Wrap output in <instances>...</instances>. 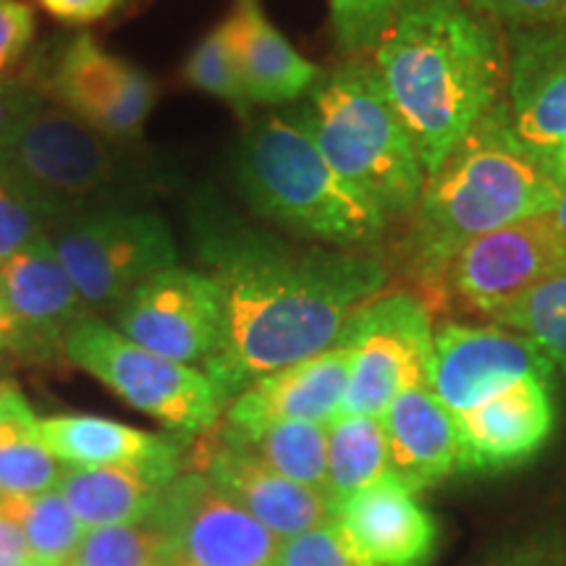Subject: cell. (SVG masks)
I'll list each match as a JSON object with an SVG mask.
<instances>
[{"mask_svg": "<svg viewBox=\"0 0 566 566\" xmlns=\"http://www.w3.org/2000/svg\"><path fill=\"white\" fill-rule=\"evenodd\" d=\"M184 223L200 271L221 294V338L202 370L226 407L263 375L336 346L388 281L378 252L292 244L210 187L189 195Z\"/></svg>", "mask_w": 566, "mask_h": 566, "instance_id": "1", "label": "cell"}, {"mask_svg": "<svg viewBox=\"0 0 566 566\" xmlns=\"http://www.w3.org/2000/svg\"><path fill=\"white\" fill-rule=\"evenodd\" d=\"M373 69L430 176L501 101L506 53L462 0H405L373 48Z\"/></svg>", "mask_w": 566, "mask_h": 566, "instance_id": "2", "label": "cell"}, {"mask_svg": "<svg viewBox=\"0 0 566 566\" xmlns=\"http://www.w3.org/2000/svg\"><path fill=\"white\" fill-rule=\"evenodd\" d=\"M558 192L562 181L516 139L501 97L428 176L396 258L415 281L436 289L459 250L501 226L543 216Z\"/></svg>", "mask_w": 566, "mask_h": 566, "instance_id": "3", "label": "cell"}, {"mask_svg": "<svg viewBox=\"0 0 566 566\" xmlns=\"http://www.w3.org/2000/svg\"><path fill=\"white\" fill-rule=\"evenodd\" d=\"M0 176L48 229L90 212L153 208L174 187L166 160L90 129L48 101L3 145Z\"/></svg>", "mask_w": 566, "mask_h": 566, "instance_id": "4", "label": "cell"}, {"mask_svg": "<svg viewBox=\"0 0 566 566\" xmlns=\"http://www.w3.org/2000/svg\"><path fill=\"white\" fill-rule=\"evenodd\" d=\"M233 187L260 221L304 242L373 250L386 212L334 171L294 108L254 118L231 155Z\"/></svg>", "mask_w": 566, "mask_h": 566, "instance_id": "5", "label": "cell"}, {"mask_svg": "<svg viewBox=\"0 0 566 566\" xmlns=\"http://www.w3.org/2000/svg\"><path fill=\"white\" fill-rule=\"evenodd\" d=\"M294 113L334 171L378 205L388 221L415 210L428 174L373 63L352 59L323 71Z\"/></svg>", "mask_w": 566, "mask_h": 566, "instance_id": "6", "label": "cell"}, {"mask_svg": "<svg viewBox=\"0 0 566 566\" xmlns=\"http://www.w3.org/2000/svg\"><path fill=\"white\" fill-rule=\"evenodd\" d=\"M63 357L174 433H205L226 412L221 391L202 367L174 363L134 344L101 315L84 313L74 323Z\"/></svg>", "mask_w": 566, "mask_h": 566, "instance_id": "7", "label": "cell"}, {"mask_svg": "<svg viewBox=\"0 0 566 566\" xmlns=\"http://www.w3.org/2000/svg\"><path fill=\"white\" fill-rule=\"evenodd\" d=\"M45 237L90 315H111L147 279L179 265L171 223L155 208L90 212L53 223Z\"/></svg>", "mask_w": 566, "mask_h": 566, "instance_id": "8", "label": "cell"}, {"mask_svg": "<svg viewBox=\"0 0 566 566\" xmlns=\"http://www.w3.org/2000/svg\"><path fill=\"white\" fill-rule=\"evenodd\" d=\"M433 315L412 292L378 294L354 313L338 342L352 370L342 415L384 417L396 396L430 386Z\"/></svg>", "mask_w": 566, "mask_h": 566, "instance_id": "9", "label": "cell"}, {"mask_svg": "<svg viewBox=\"0 0 566 566\" xmlns=\"http://www.w3.org/2000/svg\"><path fill=\"white\" fill-rule=\"evenodd\" d=\"M174 562L187 566H275L281 541L205 472H179L150 516Z\"/></svg>", "mask_w": 566, "mask_h": 566, "instance_id": "10", "label": "cell"}, {"mask_svg": "<svg viewBox=\"0 0 566 566\" xmlns=\"http://www.w3.org/2000/svg\"><path fill=\"white\" fill-rule=\"evenodd\" d=\"M38 87L48 103L126 145H137L158 101L150 74L105 51L92 34L66 42Z\"/></svg>", "mask_w": 566, "mask_h": 566, "instance_id": "11", "label": "cell"}, {"mask_svg": "<svg viewBox=\"0 0 566 566\" xmlns=\"http://www.w3.org/2000/svg\"><path fill=\"white\" fill-rule=\"evenodd\" d=\"M111 325L174 363L205 367L221 338V294L200 268H168L126 296Z\"/></svg>", "mask_w": 566, "mask_h": 566, "instance_id": "12", "label": "cell"}, {"mask_svg": "<svg viewBox=\"0 0 566 566\" xmlns=\"http://www.w3.org/2000/svg\"><path fill=\"white\" fill-rule=\"evenodd\" d=\"M566 273V254L548 212L501 226L459 250L438 279V292L488 315L493 307Z\"/></svg>", "mask_w": 566, "mask_h": 566, "instance_id": "13", "label": "cell"}, {"mask_svg": "<svg viewBox=\"0 0 566 566\" xmlns=\"http://www.w3.org/2000/svg\"><path fill=\"white\" fill-rule=\"evenodd\" d=\"M533 375L551 378L554 367L530 338L514 331L464 323L436 328L428 388L451 415L483 405Z\"/></svg>", "mask_w": 566, "mask_h": 566, "instance_id": "14", "label": "cell"}, {"mask_svg": "<svg viewBox=\"0 0 566 566\" xmlns=\"http://www.w3.org/2000/svg\"><path fill=\"white\" fill-rule=\"evenodd\" d=\"M87 313L61 258L40 237L0 263V349L45 359L63 354L69 331Z\"/></svg>", "mask_w": 566, "mask_h": 566, "instance_id": "15", "label": "cell"}, {"mask_svg": "<svg viewBox=\"0 0 566 566\" xmlns=\"http://www.w3.org/2000/svg\"><path fill=\"white\" fill-rule=\"evenodd\" d=\"M357 566H428L438 548L436 516L391 472L331 512Z\"/></svg>", "mask_w": 566, "mask_h": 566, "instance_id": "16", "label": "cell"}, {"mask_svg": "<svg viewBox=\"0 0 566 566\" xmlns=\"http://www.w3.org/2000/svg\"><path fill=\"white\" fill-rule=\"evenodd\" d=\"M506 113L522 145L543 160L566 142V19L512 30Z\"/></svg>", "mask_w": 566, "mask_h": 566, "instance_id": "17", "label": "cell"}, {"mask_svg": "<svg viewBox=\"0 0 566 566\" xmlns=\"http://www.w3.org/2000/svg\"><path fill=\"white\" fill-rule=\"evenodd\" d=\"M459 475L501 472L533 459L554 433L556 407L551 378L520 380L483 405L454 415Z\"/></svg>", "mask_w": 566, "mask_h": 566, "instance_id": "18", "label": "cell"}, {"mask_svg": "<svg viewBox=\"0 0 566 566\" xmlns=\"http://www.w3.org/2000/svg\"><path fill=\"white\" fill-rule=\"evenodd\" d=\"M349 370L352 352L338 342L315 357L268 373L247 386L226 407V424L239 430L268 422L331 424L344 409Z\"/></svg>", "mask_w": 566, "mask_h": 566, "instance_id": "19", "label": "cell"}, {"mask_svg": "<svg viewBox=\"0 0 566 566\" xmlns=\"http://www.w3.org/2000/svg\"><path fill=\"white\" fill-rule=\"evenodd\" d=\"M202 472L279 541L331 522V506L323 491L279 475L226 430L205 449Z\"/></svg>", "mask_w": 566, "mask_h": 566, "instance_id": "20", "label": "cell"}, {"mask_svg": "<svg viewBox=\"0 0 566 566\" xmlns=\"http://www.w3.org/2000/svg\"><path fill=\"white\" fill-rule=\"evenodd\" d=\"M388 446V472L415 493L459 475L454 415L430 388L396 396L380 417Z\"/></svg>", "mask_w": 566, "mask_h": 566, "instance_id": "21", "label": "cell"}, {"mask_svg": "<svg viewBox=\"0 0 566 566\" xmlns=\"http://www.w3.org/2000/svg\"><path fill=\"white\" fill-rule=\"evenodd\" d=\"M221 27L252 108L300 103L323 76V69L304 59L254 0H244Z\"/></svg>", "mask_w": 566, "mask_h": 566, "instance_id": "22", "label": "cell"}, {"mask_svg": "<svg viewBox=\"0 0 566 566\" xmlns=\"http://www.w3.org/2000/svg\"><path fill=\"white\" fill-rule=\"evenodd\" d=\"M40 436L63 467H134L163 478L179 475V443L105 417H45L40 420Z\"/></svg>", "mask_w": 566, "mask_h": 566, "instance_id": "23", "label": "cell"}, {"mask_svg": "<svg viewBox=\"0 0 566 566\" xmlns=\"http://www.w3.org/2000/svg\"><path fill=\"white\" fill-rule=\"evenodd\" d=\"M171 480L134 467H63L55 491L84 530H95L150 520Z\"/></svg>", "mask_w": 566, "mask_h": 566, "instance_id": "24", "label": "cell"}, {"mask_svg": "<svg viewBox=\"0 0 566 566\" xmlns=\"http://www.w3.org/2000/svg\"><path fill=\"white\" fill-rule=\"evenodd\" d=\"M63 475L40 436V417L19 388L0 384V499L53 491Z\"/></svg>", "mask_w": 566, "mask_h": 566, "instance_id": "25", "label": "cell"}, {"mask_svg": "<svg viewBox=\"0 0 566 566\" xmlns=\"http://www.w3.org/2000/svg\"><path fill=\"white\" fill-rule=\"evenodd\" d=\"M388 475V446L380 417L338 415L328 424V478L325 499L331 512Z\"/></svg>", "mask_w": 566, "mask_h": 566, "instance_id": "26", "label": "cell"}, {"mask_svg": "<svg viewBox=\"0 0 566 566\" xmlns=\"http://www.w3.org/2000/svg\"><path fill=\"white\" fill-rule=\"evenodd\" d=\"M231 438L250 449L279 475L325 493L328 478V424L321 422H268L239 430L223 424Z\"/></svg>", "mask_w": 566, "mask_h": 566, "instance_id": "27", "label": "cell"}, {"mask_svg": "<svg viewBox=\"0 0 566 566\" xmlns=\"http://www.w3.org/2000/svg\"><path fill=\"white\" fill-rule=\"evenodd\" d=\"M0 516L11 520L24 533L32 558L53 566L74 562L84 527L55 488L34 495L0 499Z\"/></svg>", "mask_w": 566, "mask_h": 566, "instance_id": "28", "label": "cell"}, {"mask_svg": "<svg viewBox=\"0 0 566 566\" xmlns=\"http://www.w3.org/2000/svg\"><path fill=\"white\" fill-rule=\"evenodd\" d=\"M485 317L530 338L548 365L566 375V273L499 304Z\"/></svg>", "mask_w": 566, "mask_h": 566, "instance_id": "29", "label": "cell"}, {"mask_svg": "<svg viewBox=\"0 0 566 566\" xmlns=\"http://www.w3.org/2000/svg\"><path fill=\"white\" fill-rule=\"evenodd\" d=\"M74 562L80 566H171L174 554L153 520L84 530Z\"/></svg>", "mask_w": 566, "mask_h": 566, "instance_id": "30", "label": "cell"}, {"mask_svg": "<svg viewBox=\"0 0 566 566\" xmlns=\"http://www.w3.org/2000/svg\"><path fill=\"white\" fill-rule=\"evenodd\" d=\"M184 80L205 92V95L218 97L231 111H237L239 116L247 118L252 113V103L244 95L242 80H239L237 63H233L223 27H216L210 34H205L200 45L187 59Z\"/></svg>", "mask_w": 566, "mask_h": 566, "instance_id": "31", "label": "cell"}, {"mask_svg": "<svg viewBox=\"0 0 566 566\" xmlns=\"http://www.w3.org/2000/svg\"><path fill=\"white\" fill-rule=\"evenodd\" d=\"M401 6L405 0H334L331 19L336 42L352 55L373 51Z\"/></svg>", "mask_w": 566, "mask_h": 566, "instance_id": "32", "label": "cell"}, {"mask_svg": "<svg viewBox=\"0 0 566 566\" xmlns=\"http://www.w3.org/2000/svg\"><path fill=\"white\" fill-rule=\"evenodd\" d=\"M48 233L45 218L0 176V263Z\"/></svg>", "mask_w": 566, "mask_h": 566, "instance_id": "33", "label": "cell"}, {"mask_svg": "<svg viewBox=\"0 0 566 566\" xmlns=\"http://www.w3.org/2000/svg\"><path fill=\"white\" fill-rule=\"evenodd\" d=\"M275 566H357L336 527L321 525L281 541Z\"/></svg>", "mask_w": 566, "mask_h": 566, "instance_id": "34", "label": "cell"}, {"mask_svg": "<svg viewBox=\"0 0 566 566\" xmlns=\"http://www.w3.org/2000/svg\"><path fill=\"white\" fill-rule=\"evenodd\" d=\"M491 24H506L509 30L554 24L566 19V0H462Z\"/></svg>", "mask_w": 566, "mask_h": 566, "instance_id": "35", "label": "cell"}, {"mask_svg": "<svg viewBox=\"0 0 566 566\" xmlns=\"http://www.w3.org/2000/svg\"><path fill=\"white\" fill-rule=\"evenodd\" d=\"M475 566H566V546L551 533H530L488 551Z\"/></svg>", "mask_w": 566, "mask_h": 566, "instance_id": "36", "label": "cell"}, {"mask_svg": "<svg viewBox=\"0 0 566 566\" xmlns=\"http://www.w3.org/2000/svg\"><path fill=\"white\" fill-rule=\"evenodd\" d=\"M34 40V13L24 0H0V82L13 80Z\"/></svg>", "mask_w": 566, "mask_h": 566, "instance_id": "37", "label": "cell"}, {"mask_svg": "<svg viewBox=\"0 0 566 566\" xmlns=\"http://www.w3.org/2000/svg\"><path fill=\"white\" fill-rule=\"evenodd\" d=\"M42 103H45V95L34 82H0V150Z\"/></svg>", "mask_w": 566, "mask_h": 566, "instance_id": "38", "label": "cell"}, {"mask_svg": "<svg viewBox=\"0 0 566 566\" xmlns=\"http://www.w3.org/2000/svg\"><path fill=\"white\" fill-rule=\"evenodd\" d=\"M42 9L51 17L69 21V24H90L116 9L118 0H40Z\"/></svg>", "mask_w": 566, "mask_h": 566, "instance_id": "39", "label": "cell"}, {"mask_svg": "<svg viewBox=\"0 0 566 566\" xmlns=\"http://www.w3.org/2000/svg\"><path fill=\"white\" fill-rule=\"evenodd\" d=\"M30 558L24 533L11 520L0 516V566H21Z\"/></svg>", "mask_w": 566, "mask_h": 566, "instance_id": "40", "label": "cell"}, {"mask_svg": "<svg viewBox=\"0 0 566 566\" xmlns=\"http://www.w3.org/2000/svg\"><path fill=\"white\" fill-rule=\"evenodd\" d=\"M548 221L554 226L558 242L564 247V254H566V184H562V192H558V200L554 208L548 210Z\"/></svg>", "mask_w": 566, "mask_h": 566, "instance_id": "41", "label": "cell"}, {"mask_svg": "<svg viewBox=\"0 0 566 566\" xmlns=\"http://www.w3.org/2000/svg\"><path fill=\"white\" fill-rule=\"evenodd\" d=\"M546 163H548L551 171H554L556 179L562 181V184H566V142H564V145H558L556 150L548 155Z\"/></svg>", "mask_w": 566, "mask_h": 566, "instance_id": "42", "label": "cell"}, {"mask_svg": "<svg viewBox=\"0 0 566 566\" xmlns=\"http://www.w3.org/2000/svg\"><path fill=\"white\" fill-rule=\"evenodd\" d=\"M21 566H53V564H48V562H40V558H27V562L24 564H21Z\"/></svg>", "mask_w": 566, "mask_h": 566, "instance_id": "43", "label": "cell"}, {"mask_svg": "<svg viewBox=\"0 0 566 566\" xmlns=\"http://www.w3.org/2000/svg\"><path fill=\"white\" fill-rule=\"evenodd\" d=\"M171 566H187V564H179V562H171Z\"/></svg>", "mask_w": 566, "mask_h": 566, "instance_id": "44", "label": "cell"}, {"mask_svg": "<svg viewBox=\"0 0 566 566\" xmlns=\"http://www.w3.org/2000/svg\"><path fill=\"white\" fill-rule=\"evenodd\" d=\"M66 566H80V564H76V562H69V564H66Z\"/></svg>", "mask_w": 566, "mask_h": 566, "instance_id": "45", "label": "cell"}, {"mask_svg": "<svg viewBox=\"0 0 566 566\" xmlns=\"http://www.w3.org/2000/svg\"><path fill=\"white\" fill-rule=\"evenodd\" d=\"M331 3H334V0H331Z\"/></svg>", "mask_w": 566, "mask_h": 566, "instance_id": "46", "label": "cell"}]
</instances>
